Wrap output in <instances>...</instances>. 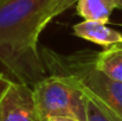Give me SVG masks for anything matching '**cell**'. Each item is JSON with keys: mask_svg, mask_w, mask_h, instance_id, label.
I'll return each instance as SVG.
<instances>
[{"mask_svg": "<svg viewBox=\"0 0 122 121\" xmlns=\"http://www.w3.org/2000/svg\"><path fill=\"white\" fill-rule=\"evenodd\" d=\"M49 0H5L0 4V63L10 76L33 87L46 77L38 21Z\"/></svg>", "mask_w": 122, "mask_h": 121, "instance_id": "cell-1", "label": "cell"}, {"mask_svg": "<svg viewBox=\"0 0 122 121\" xmlns=\"http://www.w3.org/2000/svg\"><path fill=\"white\" fill-rule=\"evenodd\" d=\"M41 55L50 75L74 77L122 120V82L109 77L96 68V52L82 50L63 55L49 47H41Z\"/></svg>", "mask_w": 122, "mask_h": 121, "instance_id": "cell-2", "label": "cell"}, {"mask_svg": "<svg viewBox=\"0 0 122 121\" xmlns=\"http://www.w3.org/2000/svg\"><path fill=\"white\" fill-rule=\"evenodd\" d=\"M33 99L41 119L72 116L86 121L85 99L78 81L66 75H47L33 87Z\"/></svg>", "mask_w": 122, "mask_h": 121, "instance_id": "cell-3", "label": "cell"}, {"mask_svg": "<svg viewBox=\"0 0 122 121\" xmlns=\"http://www.w3.org/2000/svg\"><path fill=\"white\" fill-rule=\"evenodd\" d=\"M0 121H44L37 109L32 87L2 77L0 81Z\"/></svg>", "mask_w": 122, "mask_h": 121, "instance_id": "cell-4", "label": "cell"}, {"mask_svg": "<svg viewBox=\"0 0 122 121\" xmlns=\"http://www.w3.org/2000/svg\"><path fill=\"white\" fill-rule=\"evenodd\" d=\"M74 35L78 38L95 43L97 45H102L108 47L114 44L122 43V33L110 29L104 23L94 21V20H83L82 23L75 24Z\"/></svg>", "mask_w": 122, "mask_h": 121, "instance_id": "cell-5", "label": "cell"}, {"mask_svg": "<svg viewBox=\"0 0 122 121\" xmlns=\"http://www.w3.org/2000/svg\"><path fill=\"white\" fill-rule=\"evenodd\" d=\"M117 8L116 0H77L76 11L84 20L107 24L110 14Z\"/></svg>", "mask_w": 122, "mask_h": 121, "instance_id": "cell-6", "label": "cell"}, {"mask_svg": "<svg viewBox=\"0 0 122 121\" xmlns=\"http://www.w3.org/2000/svg\"><path fill=\"white\" fill-rule=\"evenodd\" d=\"M95 64L98 70L109 77L122 82V43L108 46L101 52H96Z\"/></svg>", "mask_w": 122, "mask_h": 121, "instance_id": "cell-7", "label": "cell"}, {"mask_svg": "<svg viewBox=\"0 0 122 121\" xmlns=\"http://www.w3.org/2000/svg\"><path fill=\"white\" fill-rule=\"evenodd\" d=\"M81 87L84 93V99H85L86 121H122L91 91H89L82 84Z\"/></svg>", "mask_w": 122, "mask_h": 121, "instance_id": "cell-8", "label": "cell"}, {"mask_svg": "<svg viewBox=\"0 0 122 121\" xmlns=\"http://www.w3.org/2000/svg\"><path fill=\"white\" fill-rule=\"evenodd\" d=\"M77 2V0H49L46 6L44 7L39 17L38 21V30L43 32L44 29L51 23L52 19L64 13L66 10H69L71 6H74Z\"/></svg>", "mask_w": 122, "mask_h": 121, "instance_id": "cell-9", "label": "cell"}, {"mask_svg": "<svg viewBox=\"0 0 122 121\" xmlns=\"http://www.w3.org/2000/svg\"><path fill=\"white\" fill-rule=\"evenodd\" d=\"M47 121H80L76 118H72V116H52V118H49Z\"/></svg>", "mask_w": 122, "mask_h": 121, "instance_id": "cell-10", "label": "cell"}, {"mask_svg": "<svg viewBox=\"0 0 122 121\" xmlns=\"http://www.w3.org/2000/svg\"><path fill=\"white\" fill-rule=\"evenodd\" d=\"M116 5H117V8L122 10V0H116Z\"/></svg>", "mask_w": 122, "mask_h": 121, "instance_id": "cell-11", "label": "cell"}, {"mask_svg": "<svg viewBox=\"0 0 122 121\" xmlns=\"http://www.w3.org/2000/svg\"><path fill=\"white\" fill-rule=\"evenodd\" d=\"M2 77H4V74H2V73H0V81L2 80Z\"/></svg>", "mask_w": 122, "mask_h": 121, "instance_id": "cell-12", "label": "cell"}, {"mask_svg": "<svg viewBox=\"0 0 122 121\" xmlns=\"http://www.w3.org/2000/svg\"><path fill=\"white\" fill-rule=\"evenodd\" d=\"M4 1H5V0H0V4H1V2H4Z\"/></svg>", "mask_w": 122, "mask_h": 121, "instance_id": "cell-13", "label": "cell"}]
</instances>
